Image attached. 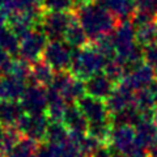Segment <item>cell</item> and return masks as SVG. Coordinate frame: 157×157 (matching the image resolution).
Wrapping results in <instances>:
<instances>
[{
    "label": "cell",
    "instance_id": "cell-1",
    "mask_svg": "<svg viewBox=\"0 0 157 157\" xmlns=\"http://www.w3.org/2000/svg\"><path fill=\"white\" fill-rule=\"evenodd\" d=\"M75 17L84 28L90 41H96L102 36L111 34L119 22L107 9H105L101 4H98L96 0L78 4L75 11Z\"/></svg>",
    "mask_w": 157,
    "mask_h": 157
},
{
    "label": "cell",
    "instance_id": "cell-2",
    "mask_svg": "<svg viewBox=\"0 0 157 157\" xmlns=\"http://www.w3.org/2000/svg\"><path fill=\"white\" fill-rule=\"evenodd\" d=\"M106 62L107 59L90 42L73 52L70 72L78 80L85 81L97 73L104 72Z\"/></svg>",
    "mask_w": 157,
    "mask_h": 157
},
{
    "label": "cell",
    "instance_id": "cell-3",
    "mask_svg": "<svg viewBox=\"0 0 157 157\" xmlns=\"http://www.w3.org/2000/svg\"><path fill=\"white\" fill-rule=\"evenodd\" d=\"M72 17H73V14L71 12L43 11L41 17H39V22L37 28L50 41L64 39L67 28L70 25Z\"/></svg>",
    "mask_w": 157,
    "mask_h": 157
},
{
    "label": "cell",
    "instance_id": "cell-4",
    "mask_svg": "<svg viewBox=\"0 0 157 157\" xmlns=\"http://www.w3.org/2000/svg\"><path fill=\"white\" fill-rule=\"evenodd\" d=\"M73 51L70 45L59 39V41H50L43 51L42 59L45 60L48 66L55 72L60 71H70L72 58H73Z\"/></svg>",
    "mask_w": 157,
    "mask_h": 157
},
{
    "label": "cell",
    "instance_id": "cell-5",
    "mask_svg": "<svg viewBox=\"0 0 157 157\" xmlns=\"http://www.w3.org/2000/svg\"><path fill=\"white\" fill-rule=\"evenodd\" d=\"M50 86L60 93L68 104H76L78 98L85 94L84 81L76 78L70 71L55 72Z\"/></svg>",
    "mask_w": 157,
    "mask_h": 157
},
{
    "label": "cell",
    "instance_id": "cell-6",
    "mask_svg": "<svg viewBox=\"0 0 157 157\" xmlns=\"http://www.w3.org/2000/svg\"><path fill=\"white\" fill-rule=\"evenodd\" d=\"M46 45L47 37L38 28H36L20 38L18 55L21 59L33 64V63L38 62L39 59H42Z\"/></svg>",
    "mask_w": 157,
    "mask_h": 157
},
{
    "label": "cell",
    "instance_id": "cell-7",
    "mask_svg": "<svg viewBox=\"0 0 157 157\" xmlns=\"http://www.w3.org/2000/svg\"><path fill=\"white\" fill-rule=\"evenodd\" d=\"M76 105L82 113V115L85 117L88 126L111 122V114L107 110L105 101L84 94L76 101Z\"/></svg>",
    "mask_w": 157,
    "mask_h": 157
},
{
    "label": "cell",
    "instance_id": "cell-8",
    "mask_svg": "<svg viewBox=\"0 0 157 157\" xmlns=\"http://www.w3.org/2000/svg\"><path fill=\"white\" fill-rule=\"evenodd\" d=\"M106 144L115 153L121 156H124L127 153H130V152H132L134 149L139 148L136 143L135 127L126 126V124L113 126Z\"/></svg>",
    "mask_w": 157,
    "mask_h": 157
},
{
    "label": "cell",
    "instance_id": "cell-9",
    "mask_svg": "<svg viewBox=\"0 0 157 157\" xmlns=\"http://www.w3.org/2000/svg\"><path fill=\"white\" fill-rule=\"evenodd\" d=\"M50 119L46 114H25L16 126L21 136L32 139L37 143L45 140Z\"/></svg>",
    "mask_w": 157,
    "mask_h": 157
},
{
    "label": "cell",
    "instance_id": "cell-10",
    "mask_svg": "<svg viewBox=\"0 0 157 157\" xmlns=\"http://www.w3.org/2000/svg\"><path fill=\"white\" fill-rule=\"evenodd\" d=\"M156 81L155 70L147 63H141L132 68L118 84L136 93L141 89H148Z\"/></svg>",
    "mask_w": 157,
    "mask_h": 157
},
{
    "label": "cell",
    "instance_id": "cell-11",
    "mask_svg": "<svg viewBox=\"0 0 157 157\" xmlns=\"http://www.w3.org/2000/svg\"><path fill=\"white\" fill-rule=\"evenodd\" d=\"M25 114H46L47 113V88L30 84L20 98Z\"/></svg>",
    "mask_w": 157,
    "mask_h": 157
},
{
    "label": "cell",
    "instance_id": "cell-12",
    "mask_svg": "<svg viewBox=\"0 0 157 157\" xmlns=\"http://www.w3.org/2000/svg\"><path fill=\"white\" fill-rule=\"evenodd\" d=\"M84 86H85V94L106 101L111 93L114 92L117 84L110 77H107L104 72H101L85 80Z\"/></svg>",
    "mask_w": 157,
    "mask_h": 157
},
{
    "label": "cell",
    "instance_id": "cell-13",
    "mask_svg": "<svg viewBox=\"0 0 157 157\" xmlns=\"http://www.w3.org/2000/svg\"><path fill=\"white\" fill-rule=\"evenodd\" d=\"M41 14L42 13H36V12H13L9 14L8 28L18 38H21L26 33L38 26Z\"/></svg>",
    "mask_w": 157,
    "mask_h": 157
},
{
    "label": "cell",
    "instance_id": "cell-14",
    "mask_svg": "<svg viewBox=\"0 0 157 157\" xmlns=\"http://www.w3.org/2000/svg\"><path fill=\"white\" fill-rule=\"evenodd\" d=\"M25 80H21L13 75L0 76V100L4 101H20L26 89Z\"/></svg>",
    "mask_w": 157,
    "mask_h": 157
},
{
    "label": "cell",
    "instance_id": "cell-15",
    "mask_svg": "<svg viewBox=\"0 0 157 157\" xmlns=\"http://www.w3.org/2000/svg\"><path fill=\"white\" fill-rule=\"evenodd\" d=\"M62 123L66 126L71 135H86L88 122L76 104H70L63 115Z\"/></svg>",
    "mask_w": 157,
    "mask_h": 157
},
{
    "label": "cell",
    "instance_id": "cell-16",
    "mask_svg": "<svg viewBox=\"0 0 157 157\" xmlns=\"http://www.w3.org/2000/svg\"><path fill=\"white\" fill-rule=\"evenodd\" d=\"M136 143L139 148L152 149L157 147V123L155 121L143 119L135 126Z\"/></svg>",
    "mask_w": 157,
    "mask_h": 157
},
{
    "label": "cell",
    "instance_id": "cell-17",
    "mask_svg": "<svg viewBox=\"0 0 157 157\" xmlns=\"http://www.w3.org/2000/svg\"><path fill=\"white\" fill-rule=\"evenodd\" d=\"M107 110L110 114H117L122 110L127 109L134 105L135 102V92H132L127 88L117 84L114 92L110 94V97L105 101Z\"/></svg>",
    "mask_w": 157,
    "mask_h": 157
},
{
    "label": "cell",
    "instance_id": "cell-18",
    "mask_svg": "<svg viewBox=\"0 0 157 157\" xmlns=\"http://www.w3.org/2000/svg\"><path fill=\"white\" fill-rule=\"evenodd\" d=\"M105 9H107L118 21L131 20L136 11L135 0H96Z\"/></svg>",
    "mask_w": 157,
    "mask_h": 157
},
{
    "label": "cell",
    "instance_id": "cell-19",
    "mask_svg": "<svg viewBox=\"0 0 157 157\" xmlns=\"http://www.w3.org/2000/svg\"><path fill=\"white\" fill-rule=\"evenodd\" d=\"M25 115L20 101L0 100V124L6 127H16Z\"/></svg>",
    "mask_w": 157,
    "mask_h": 157
},
{
    "label": "cell",
    "instance_id": "cell-20",
    "mask_svg": "<svg viewBox=\"0 0 157 157\" xmlns=\"http://www.w3.org/2000/svg\"><path fill=\"white\" fill-rule=\"evenodd\" d=\"M70 105L63 96L51 86L47 88V113L46 115L52 122H62L67 106Z\"/></svg>",
    "mask_w": 157,
    "mask_h": 157
},
{
    "label": "cell",
    "instance_id": "cell-21",
    "mask_svg": "<svg viewBox=\"0 0 157 157\" xmlns=\"http://www.w3.org/2000/svg\"><path fill=\"white\" fill-rule=\"evenodd\" d=\"M89 41L90 39L88 37V34L85 33L84 28L81 26V24L77 21V18L75 17V14H73L70 25L67 28V32H66V36H64V42L67 45H70L72 48L78 50V48L89 45L90 43Z\"/></svg>",
    "mask_w": 157,
    "mask_h": 157
},
{
    "label": "cell",
    "instance_id": "cell-22",
    "mask_svg": "<svg viewBox=\"0 0 157 157\" xmlns=\"http://www.w3.org/2000/svg\"><path fill=\"white\" fill-rule=\"evenodd\" d=\"M54 76H55V71L43 59H39L38 62L32 64V72L29 80H32V84L48 88L54 80Z\"/></svg>",
    "mask_w": 157,
    "mask_h": 157
},
{
    "label": "cell",
    "instance_id": "cell-23",
    "mask_svg": "<svg viewBox=\"0 0 157 157\" xmlns=\"http://www.w3.org/2000/svg\"><path fill=\"white\" fill-rule=\"evenodd\" d=\"M21 137L22 136L16 127H6L0 124V157H8L12 148Z\"/></svg>",
    "mask_w": 157,
    "mask_h": 157
},
{
    "label": "cell",
    "instance_id": "cell-24",
    "mask_svg": "<svg viewBox=\"0 0 157 157\" xmlns=\"http://www.w3.org/2000/svg\"><path fill=\"white\" fill-rule=\"evenodd\" d=\"M136 32V41L140 46H148L151 43H155L157 39V18L152 20L149 22L141 24L139 26H135Z\"/></svg>",
    "mask_w": 157,
    "mask_h": 157
},
{
    "label": "cell",
    "instance_id": "cell-25",
    "mask_svg": "<svg viewBox=\"0 0 157 157\" xmlns=\"http://www.w3.org/2000/svg\"><path fill=\"white\" fill-rule=\"evenodd\" d=\"M70 139V132L62 122H52L50 121L46 131L45 140L51 144H60Z\"/></svg>",
    "mask_w": 157,
    "mask_h": 157
},
{
    "label": "cell",
    "instance_id": "cell-26",
    "mask_svg": "<svg viewBox=\"0 0 157 157\" xmlns=\"http://www.w3.org/2000/svg\"><path fill=\"white\" fill-rule=\"evenodd\" d=\"M38 145L39 143H37V141L22 136L12 148L8 157H32L37 153Z\"/></svg>",
    "mask_w": 157,
    "mask_h": 157
},
{
    "label": "cell",
    "instance_id": "cell-27",
    "mask_svg": "<svg viewBox=\"0 0 157 157\" xmlns=\"http://www.w3.org/2000/svg\"><path fill=\"white\" fill-rule=\"evenodd\" d=\"M0 47L6 50L9 55H17L20 48V38L9 28L0 30Z\"/></svg>",
    "mask_w": 157,
    "mask_h": 157
},
{
    "label": "cell",
    "instance_id": "cell-28",
    "mask_svg": "<svg viewBox=\"0 0 157 157\" xmlns=\"http://www.w3.org/2000/svg\"><path fill=\"white\" fill-rule=\"evenodd\" d=\"M43 0H12V11L13 12H36L42 13L43 9Z\"/></svg>",
    "mask_w": 157,
    "mask_h": 157
},
{
    "label": "cell",
    "instance_id": "cell-29",
    "mask_svg": "<svg viewBox=\"0 0 157 157\" xmlns=\"http://www.w3.org/2000/svg\"><path fill=\"white\" fill-rule=\"evenodd\" d=\"M30 72H32V64L24 59L18 58V59H13V64H12V70H11V75L16 76L21 80L28 81L30 78Z\"/></svg>",
    "mask_w": 157,
    "mask_h": 157
},
{
    "label": "cell",
    "instance_id": "cell-30",
    "mask_svg": "<svg viewBox=\"0 0 157 157\" xmlns=\"http://www.w3.org/2000/svg\"><path fill=\"white\" fill-rule=\"evenodd\" d=\"M43 9L51 12H71L75 8L73 0H43Z\"/></svg>",
    "mask_w": 157,
    "mask_h": 157
},
{
    "label": "cell",
    "instance_id": "cell-31",
    "mask_svg": "<svg viewBox=\"0 0 157 157\" xmlns=\"http://www.w3.org/2000/svg\"><path fill=\"white\" fill-rule=\"evenodd\" d=\"M136 2V11L135 12H141L147 13L151 16L157 14V0H135Z\"/></svg>",
    "mask_w": 157,
    "mask_h": 157
},
{
    "label": "cell",
    "instance_id": "cell-32",
    "mask_svg": "<svg viewBox=\"0 0 157 157\" xmlns=\"http://www.w3.org/2000/svg\"><path fill=\"white\" fill-rule=\"evenodd\" d=\"M144 54V63L149 64L153 70L157 68V43H151V45L143 47Z\"/></svg>",
    "mask_w": 157,
    "mask_h": 157
},
{
    "label": "cell",
    "instance_id": "cell-33",
    "mask_svg": "<svg viewBox=\"0 0 157 157\" xmlns=\"http://www.w3.org/2000/svg\"><path fill=\"white\" fill-rule=\"evenodd\" d=\"M13 64V56L0 47V76L9 75Z\"/></svg>",
    "mask_w": 157,
    "mask_h": 157
},
{
    "label": "cell",
    "instance_id": "cell-34",
    "mask_svg": "<svg viewBox=\"0 0 157 157\" xmlns=\"http://www.w3.org/2000/svg\"><path fill=\"white\" fill-rule=\"evenodd\" d=\"M122 157H148V153H147V151L143 148H136L132 152H130V153H127Z\"/></svg>",
    "mask_w": 157,
    "mask_h": 157
},
{
    "label": "cell",
    "instance_id": "cell-35",
    "mask_svg": "<svg viewBox=\"0 0 157 157\" xmlns=\"http://www.w3.org/2000/svg\"><path fill=\"white\" fill-rule=\"evenodd\" d=\"M8 20H9V14L0 9V30L8 28Z\"/></svg>",
    "mask_w": 157,
    "mask_h": 157
},
{
    "label": "cell",
    "instance_id": "cell-36",
    "mask_svg": "<svg viewBox=\"0 0 157 157\" xmlns=\"http://www.w3.org/2000/svg\"><path fill=\"white\" fill-rule=\"evenodd\" d=\"M151 90L153 93V101H155V106H156V110H157V81L151 86Z\"/></svg>",
    "mask_w": 157,
    "mask_h": 157
},
{
    "label": "cell",
    "instance_id": "cell-37",
    "mask_svg": "<svg viewBox=\"0 0 157 157\" xmlns=\"http://www.w3.org/2000/svg\"><path fill=\"white\" fill-rule=\"evenodd\" d=\"M148 157H157V147L148 151Z\"/></svg>",
    "mask_w": 157,
    "mask_h": 157
},
{
    "label": "cell",
    "instance_id": "cell-38",
    "mask_svg": "<svg viewBox=\"0 0 157 157\" xmlns=\"http://www.w3.org/2000/svg\"><path fill=\"white\" fill-rule=\"evenodd\" d=\"M73 2H75L77 6L78 4H84V3H89V2H93V0H73Z\"/></svg>",
    "mask_w": 157,
    "mask_h": 157
},
{
    "label": "cell",
    "instance_id": "cell-39",
    "mask_svg": "<svg viewBox=\"0 0 157 157\" xmlns=\"http://www.w3.org/2000/svg\"><path fill=\"white\" fill-rule=\"evenodd\" d=\"M156 123H157V117H156Z\"/></svg>",
    "mask_w": 157,
    "mask_h": 157
},
{
    "label": "cell",
    "instance_id": "cell-40",
    "mask_svg": "<svg viewBox=\"0 0 157 157\" xmlns=\"http://www.w3.org/2000/svg\"><path fill=\"white\" fill-rule=\"evenodd\" d=\"M156 18H157V14H156Z\"/></svg>",
    "mask_w": 157,
    "mask_h": 157
},
{
    "label": "cell",
    "instance_id": "cell-41",
    "mask_svg": "<svg viewBox=\"0 0 157 157\" xmlns=\"http://www.w3.org/2000/svg\"><path fill=\"white\" fill-rule=\"evenodd\" d=\"M156 43H157V39H156Z\"/></svg>",
    "mask_w": 157,
    "mask_h": 157
}]
</instances>
